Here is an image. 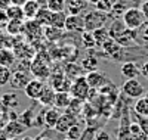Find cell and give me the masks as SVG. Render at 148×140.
Instances as JSON below:
<instances>
[{
	"instance_id": "52a82bcc",
	"label": "cell",
	"mask_w": 148,
	"mask_h": 140,
	"mask_svg": "<svg viewBox=\"0 0 148 140\" xmlns=\"http://www.w3.org/2000/svg\"><path fill=\"white\" fill-rule=\"evenodd\" d=\"M45 81L43 80H39V78H34V80H30V83L25 86L24 88V93L28 99H33V100H39V97L42 96V92L45 88Z\"/></svg>"
},
{
	"instance_id": "2e32d148",
	"label": "cell",
	"mask_w": 148,
	"mask_h": 140,
	"mask_svg": "<svg viewBox=\"0 0 148 140\" xmlns=\"http://www.w3.org/2000/svg\"><path fill=\"white\" fill-rule=\"evenodd\" d=\"M55 94H56V90L51 86H45L43 92H42V96L39 97V103L43 105V106H53V102H55Z\"/></svg>"
},
{
	"instance_id": "836d02e7",
	"label": "cell",
	"mask_w": 148,
	"mask_h": 140,
	"mask_svg": "<svg viewBox=\"0 0 148 140\" xmlns=\"http://www.w3.org/2000/svg\"><path fill=\"white\" fill-rule=\"evenodd\" d=\"M82 105H83V100L76 99V97H71V102H70V105H68L67 111L71 112V113H74V115H79V113L83 111Z\"/></svg>"
},
{
	"instance_id": "e575fe53",
	"label": "cell",
	"mask_w": 148,
	"mask_h": 140,
	"mask_svg": "<svg viewBox=\"0 0 148 140\" xmlns=\"http://www.w3.org/2000/svg\"><path fill=\"white\" fill-rule=\"evenodd\" d=\"M113 5H114V0H98L95 3V9L101 10V12H105V14L110 15L111 9H113Z\"/></svg>"
},
{
	"instance_id": "30bf717a",
	"label": "cell",
	"mask_w": 148,
	"mask_h": 140,
	"mask_svg": "<svg viewBox=\"0 0 148 140\" xmlns=\"http://www.w3.org/2000/svg\"><path fill=\"white\" fill-rule=\"evenodd\" d=\"M30 72H33L34 77L39 80H45L47 77H51V69H49V67L45 65V60H39V59L31 60Z\"/></svg>"
},
{
	"instance_id": "ffe728a7",
	"label": "cell",
	"mask_w": 148,
	"mask_h": 140,
	"mask_svg": "<svg viewBox=\"0 0 148 140\" xmlns=\"http://www.w3.org/2000/svg\"><path fill=\"white\" fill-rule=\"evenodd\" d=\"M71 94L70 92H56L55 94V102H53V106L58 109H67L70 102H71Z\"/></svg>"
},
{
	"instance_id": "ba28073f",
	"label": "cell",
	"mask_w": 148,
	"mask_h": 140,
	"mask_svg": "<svg viewBox=\"0 0 148 140\" xmlns=\"http://www.w3.org/2000/svg\"><path fill=\"white\" fill-rule=\"evenodd\" d=\"M64 30L68 33H83L84 31V15H68Z\"/></svg>"
},
{
	"instance_id": "e0dca14e",
	"label": "cell",
	"mask_w": 148,
	"mask_h": 140,
	"mask_svg": "<svg viewBox=\"0 0 148 140\" xmlns=\"http://www.w3.org/2000/svg\"><path fill=\"white\" fill-rule=\"evenodd\" d=\"M24 27H25V22L24 19H9L6 22V31L12 35V37H19L21 33H24Z\"/></svg>"
},
{
	"instance_id": "bcb514c9",
	"label": "cell",
	"mask_w": 148,
	"mask_h": 140,
	"mask_svg": "<svg viewBox=\"0 0 148 140\" xmlns=\"http://www.w3.org/2000/svg\"><path fill=\"white\" fill-rule=\"evenodd\" d=\"M86 2H88V3H92V5H95V3L98 2V0H86Z\"/></svg>"
},
{
	"instance_id": "5b68a950",
	"label": "cell",
	"mask_w": 148,
	"mask_h": 140,
	"mask_svg": "<svg viewBox=\"0 0 148 140\" xmlns=\"http://www.w3.org/2000/svg\"><path fill=\"white\" fill-rule=\"evenodd\" d=\"M79 115H74V113H71V112H68V111H65L64 113H61V117H59V120L56 121V125H55V131L56 133H61V134H67V131L71 128V127L76 124V122H79L77 118Z\"/></svg>"
},
{
	"instance_id": "9a60e30c",
	"label": "cell",
	"mask_w": 148,
	"mask_h": 140,
	"mask_svg": "<svg viewBox=\"0 0 148 140\" xmlns=\"http://www.w3.org/2000/svg\"><path fill=\"white\" fill-rule=\"evenodd\" d=\"M59 117H61V112H59L58 108H55V106L47 108L45 111V125H46V128L53 130L55 125H56V121L59 120Z\"/></svg>"
},
{
	"instance_id": "f546056e",
	"label": "cell",
	"mask_w": 148,
	"mask_h": 140,
	"mask_svg": "<svg viewBox=\"0 0 148 140\" xmlns=\"http://www.w3.org/2000/svg\"><path fill=\"white\" fill-rule=\"evenodd\" d=\"M93 34V39L96 41V46H102L108 39H110V34H108V28L102 27V28H98L95 31H92Z\"/></svg>"
},
{
	"instance_id": "44dd1931",
	"label": "cell",
	"mask_w": 148,
	"mask_h": 140,
	"mask_svg": "<svg viewBox=\"0 0 148 140\" xmlns=\"http://www.w3.org/2000/svg\"><path fill=\"white\" fill-rule=\"evenodd\" d=\"M133 111L138 117L148 118V97L142 96V97L136 99V102H135V105H133Z\"/></svg>"
},
{
	"instance_id": "d4e9b609",
	"label": "cell",
	"mask_w": 148,
	"mask_h": 140,
	"mask_svg": "<svg viewBox=\"0 0 148 140\" xmlns=\"http://www.w3.org/2000/svg\"><path fill=\"white\" fill-rule=\"evenodd\" d=\"M18 121L21 124H24L27 127V128H30V127L33 125V121H34V112H33V106L27 108L25 111H22L21 113H18Z\"/></svg>"
},
{
	"instance_id": "277c9868",
	"label": "cell",
	"mask_w": 148,
	"mask_h": 140,
	"mask_svg": "<svg viewBox=\"0 0 148 140\" xmlns=\"http://www.w3.org/2000/svg\"><path fill=\"white\" fill-rule=\"evenodd\" d=\"M89 92H90V87L86 81V77H76L74 81L71 83V88H70V94L76 99H80V100H88V96H89Z\"/></svg>"
},
{
	"instance_id": "5bb4252c",
	"label": "cell",
	"mask_w": 148,
	"mask_h": 140,
	"mask_svg": "<svg viewBox=\"0 0 148 140\" xmlns=\"http://www.w3.org/2000/svg\"><path fill=\"white\" fill-rule=\"evenodd\" d=\"M126 30H127V27L125 25L123 19L121 18H114L113 21H111L110 27H108V34H110V37L113 40H116L117 37H120Z\"/></svg>"
},
{
	"instance_id": "4fadbf2b",
	"label": "cell",
	"mask_w": 148,
	"mask_h": 140,
	"mask_svg": "<svg viewBox=\"0 0 148 140\" xmlns=\"http://www.w3.org/2000/svg\"><path fill=\"white\" fill-rule=\"evenodd\" d=\"M65 3L68 9V15H83L89 5L86 0H65Z\"/></svg>"
},
{
	"instance_id": "d6a6232c",
	"label": "cell",
	"mask_w": 148,
	"mask_h": 140,
	"mask_svg": "<svg viewBox=\"0 0 148 140\" xmlns=\"http://www.w3.org/2000/svg\"><path fill=\"white\" fill-rule=\"evenodd\" d=\"M10 77H12V71H10V68L0 65V87L8 86L9 81H10Z\"/></svg>"
},
{
	"instance_id": "7bdbcfd3",
	"label": "cell",
	"mask_w": 148,
	"mask_h": 140,
	"mask_svg": "<svg viewBox=\"0 0 148 140\" xmlns=\"http://www.w3.org/2000/svg\"><path fill=\"white\" fill-rule=\"evenodd\" d=\"M36 140H52L51 137H47V136H45V134H40V136H37L36 137Z\"/></svg>"
},
{
	"instance_id": "9c48e42d",
	"label": "cell",
	"mask_w": 148,
	"mask_h": 140,
	"mask_svg": "<svg viewBox=\"0 0 148 140\" xmlns=\"http://www.w3.org/2000/svg\"><path fill=\"white\" fill-rule=\"evenodd\" d=\"M120 72H121V75H123L126 80L138 78L139 75H141V67L138 65L136 62H133V60H126V62L121 65Z\"/></svg>"
},
{
	"instance_id": "f6af8a7d",
	"label": "cell",
	"mask_w": 148,
	"mask_h": 140,
	"mask_svg": "<svg viewBox=\"0 0 148 140\" xmlns=\"http://www.w3.org/2000/svg\"><path fill=\"white\" fill-rule=\"evenodd\" d=\"M8 140H22V139L21 137H9Z\"/></svg>"
},
{
	"instance_id": "83f0119b",
	"label": "cell",
	"mask_w": 148,
	"mask_h": 140,
	"mask_svg": "<svg viewBox=\"0 0 148 140\" xmlns=\"http://www.w3.org/2000/svg\"><path fill=\"white\" fill-rule=\"evenodd\" d=\"M83 131H84V125L80 124V122H76L67 131V139H70V140H80L82 136H83Z\"/></svg>"
},
{
	"instance_id": "d590c367",
	"label": "cell",
	"mask_w": 148,
	"mask_h": 140,
	"mask_svg": "<svg viewBox=\"0 0 148 140\" xmlns=\"http://www.w3.org/2000/svg\"><path fill=\"white\" fill-rule=\"evenodd\" d=\"M61 35H62V30H59V28H55V27H46L45 28V37H47L52 41L59 39Z\"/></svg>"
},
{
	"instance_id": "f1b7e54d",
	"label": "cell",
	"mask_w": 148,
	"mask_h": 140,
	"mask_svg": "<svg viewBox=\"0 0 148 140\" xmlns=\"http://www.w3.org/2000/svg\"><path fill=\"white\" fill-rule=\"evenodd\" d=\"M46 7L55 14V12H65L67 3L65 0H46Z\"/></svg>"
},
{
	"instance_id": "c3c4849f",
	"label": "cell",
	"mask_w": 148,
	"mask_h": 140,
	"mask_svg": "<svg viewBox=\"0 0 148 140\" xmlns=\"http://www.w3.org/2000/svg\"><path fill=\"white\" fill-rule=\"evenodd\" d=\"M62 140H70V139H67V137H65V139H62Z\"/></svg>"
},
{
	"instance_id": "cb8c5ba5",
	"label": "cell",
	"mask_w": 148,
	"mask_h": 140,
	"mask_svg": "<svg viewBox=\"0 0 148 140\" xmlns=\"http://www.w3.org/2000/svg\"><path fill=\"white\" fill-rule=\"evenodd\" d=\"M0 100H2V103L8 109H15L19 105V97L16 93H5Z\"/></svg>"
},
{
	"instance_id": "484cf974",
	"label": "cell",
	"mask_w": 148,
	"mask_h": 140,
	"mask_svg": "<svg viewBox=\"0 0 148 140\" xmlns=\"http://www.w3.org/2000/svg\"><path fill=\"white\" fill-rule=\"evenodd\" d=\"M6 15H8V21L9 19H25L22 6H18V5H10L6 9Z\"/></svg>"
},
{
	"instance_id": "7a4b0ae2",
	"label": "cell",
	"mask_w": 148,
	"mask_h": 140,
	"mask_svg": "<svg viewBox=\"0 0 148 140\" xmlns=\"http://www.w3.org/2000/svg\"><path fill=\"white\" fill-rule=\"evenodd\" d=\"M121 19H123V22H125L126 27L129 30H133V31L141 28L142 25L145 24V21H147V18L144 16L141 7H130V9H127L125 12V15L121 16Z\"/></svg>"
},
{
	"instance_id": "603a6c76",
	"label": "cell",
	"mask_w": 148,
	"mask_h": 140,
	"mask_svg": "<svg viewBox=\"0 0 148 140\" xmlns=\"http://www.w3.org/2000/svg\"><path fill=\"white\" fill-rule=\"evenodd\" d=\"M67 14L65 12H55L51 16V27L59 28V30H64L65 28V22H67Z\"/></svg>"
},
{
	"instance_id": "816d5d0a",
	"label": "cell",
	"mask_w": 148,
	"mask_h": 140,
	"mask_svg": "<svg viewBox=\"0 0 148 140\" xmlns=\"http://www.w3.org/2000/svg\"><path fill=\"white\" fill-rule=\"evenodd\" d=\"M0 28H2V25H0Z\"/></svg>"
},
{
	"instance_id": "f5cc1de1",
	"label": "cell",
	"mask_w": 148,
	"mask_h": 140,
	"mask_svg": "<svg viewBox=\"0 0 148 140\" xmlns=\"http://www.w3.org/2000/svg\"><path fill=\"white\" fill-rule=\"evenodd\" d=\"M114 2H116V0H114Z\"/></svg>"
},
{
	"instance_id": "ab89813d",
	"label": "cell",
	"mask_w": 148,
	"mask_h": 140,
	"mask_svg": "<svg viewBox=\"0 0 148 140\" xmlns=\"http://www.w3.org/2000/svg\"><path fill=\"white\" fill-rule=\"evenodd\" d=\"M141 75H142L144 78L148 80V60L142 63V67H141Z\"/></svg>"
},
{
	"instance_id": "8992f818",
	"label": "cell",
	"mask_w": 148,
	"mask_h": 140,
	"mask_svg": "<svg viewBox=\"0 0 148 140\" xmlns=\"http://www.w3.org/2000/svg\"><path fill=\"white\" fill-rule=\"evenodd\" d=\"M30 75H28V71H21V69H15L12 71V77H10V87L15 88V90H24L25 86L30 83Z\"/></svg>"
},
{
	"instance_id": "1f68e13d",
	"label": "cell",
	"mask_w": 148,
	"mask_h": 140,
	"mask_svg": "<svg viewBox=\"0 0 148 140\" xmlns=\"http://www.w3.org/2000/svg\"><path fill=\"white\" fill-rule=\"evenodd\" d=\"M82 44L86 47V49H93L96 47V41L93 39V34L90 31H83L82 34Z\"/></svg>"
},
{
	"instance_id": "f907efd6",
	"label": "cell",
	"mask_w": 148,
	"mask_h": 140,
	"mask_svg": "<svg viewBox=\"0 0 148 140\" xmlns=\"http://www.w3.org/2000/svg\"><path fill=\"white\" fill-rule=\"evenodd\" d=\"M144 140H148V139H144Z\"/></svg>"
},
{
	"instance_id": "ee69618b",
	"label": "cell",
	"mask_w": 148,
	"mask_h": 140,
	"mask_svg": "<svg viewBox=\"0 0 148 140\" xmlns=\"http://www.w3.org/2000/svg\"><path fill=\"white\" fill-rule=\"evenodd\" d=\"M22 140H36V137H31V136H25Z\"/></svg>"
},
{
	"instance_id": "7c38bea8",
	"label": "cell",
	"mask_w": 148,
	"mask_h": 140,
	"mask_svg": "<svg viewBox=\"0 0 148 140\" xmlns=\"http://www.w3.org/2000/svg\"><path fill=\"white\" fill-rule=\"evenodd\" d=\"M84 77H86V81H88L89 87H90V88H95V90H99V88L105 84V81H107L105 75H104L102 72H99L98 69L89 71L88 74L84 75Z\"/></svg>"
},
{
	"instance_id": "7402d4cb",
	"label": "cell",
	"mask_w": 148,
	"mask_h": 140,
	"mask_svg": "<svg viewBox=\"0 0 148 140\" xmlns=\"http://www.w3.org/2000/svg\"><path fill=\"white\" fill-rule=\"evenodd\" d=\"M51 16H52V12L49 10L46 6H42L40 7V10L37 12V15H36V21L39 22L42 27H51Z\"/></svg>"
},
{
	"instance_id": "7dc6e473",
	"label": "cell",
	"mask_w": 148,
	"mask_h": 140,
	"mask_svg": "<svg viewBox=\"0 0 148 140\" xmlns=\"http://www.w3.org/2000/svg\"><path fill=\"white\" fill-rule=\"evenodd\" d=\"M39 2H40V3H42V2H46V0H39Z\"/></svg>"
},
{
	"instance_id": "4316f807",
	"label": "cell",
	"mask_w": 148,
	"mask_h": 140,
	"mask_svg": "<svg viewBox=\"0 0 148 140\" xmlns=\"http://www.w3.org/2000/svg\"><path fill=\"white\" fill-rule=\"evenodd\" d=\"M98 65H99V62H98V59L95 56H84L82 60H80V67L84 71H95L98 68Z\"/></svg>"
},
{
	"instance_id": "b9f144b4",
	"label": "cell",
	"mask_w": 148,
	"mask_h": 140,
	"mask_svg": "<svg viewBox=\"0 0 148 140\" xmlns=\"http://www.w3.org/2000/svg\"><path fill=\"white\" fill-rule=\"evenodd\" d=\"M25 2H27V0H10L12 5H18V6H22Z\"/></svg>"
},
{
	"instance_id": "4dcf8cb0",
	"label": "cell",
	"mask_w": 148,
	"mask_h": 140,
	"mask_svg": "<svg viewBox=\"0 0 148 140\" xmlns=\"http://www.w3.org/2000/svg\"><path fill=\"white\" fill-rule=\"evenodd\" d=\"M14 46V37L6 30L0 28V49H12Z\"/></svg>"
},
{
	"instance_id": "db71d44e",
	"label": "cell",
	"mask_w": 148,
	"mask_h": 140,
	"mask_svg": "<svg viewBox=\"0 0 148 140\" xmlns=\"http://www.w3.org/2000/svg\"><path fill=\"white\" fill-rule=\"evenodd\" d=\"M141 2H142V0H141Z\"/></svg>"
},
{
	"instance_id": "8d00e7d4",
	"label": "cell",
	"mask_w": 148,
	"mask_h": 140,
	"mask_svg": "<svg viewBox=\"0 0 148 140\" xmlns=\"http://www.w3.org/2000/svg\"><path fill=\"white\" fill-rule=\"evenodd\" d=\"M96 131H98L96 127H92V125L84 127V131H83V136H82L80 140H95Z\"/></svg>"
},
{
	"instance_id": "6da1fadb",
	"label": "cell",
	"mask_w": 148,
	"mask_h": 140,
	"mask_svg": "<svg viewBox=\"0 0 148 140\" xmlns=\"http://www.w3.org/2000/svg\"><path fill=\"white\" fill-rule=\"evenodd\" d=\"M111 16L105 12H101V10H90L88 14H84V31H95L98 28H102L107 25L108 19Z\"/></svg>"
},
{
	"instance_id": "3957f363",
	"label": "cell",
	"mask_w": 148,
	"mask_h": 140,
	"mask_svg": "<svg viewBox=\"0 0 148 140\" xmlns=\"http://www.w3.org/2000/svg\"><path fill=\"white\" fill-rule=\"evenodd\" d=\"M121 92L129 99H139L145 94V88L138 78H132V80H126L123 83Z\"/></svg>"
},
{
	"instance_id": "ac0fdd59",
	"label": "cell",
	"mask_w": 148,
	"mask_h": 140,
	"mask_svg": "<svg viewBox=\"0 0 148 140\" xmlns=\"http://www.w3.org/2000/svg\"><path fill=\"white\" fill-rule=\"evenodd\" d=\"M40 2L39 0H27L25 3L22 5V10L24 15H25V19H34L37 12L40 10Z\"/></svg>"
},
{
	"instance_id": "681fc988",
	"label": "cell",
	"mask_w": 148,
	"mask_h": 140,
	"mask_svg": "<svg viewBox=\"0 0 148 140\" xmlns=\"http://www.w3.org/2000/svg\"><path fill=\"white\" fill-rule=\"evenodd\" d=\"M147 97H148V93H147Z\"/></svg>"
},
{
	"instance_id": "d6986e66",
	"label": "cell",
	"mask_w": 148,
	"mask_h": 140,
	"mask_svg": "<svg viewBox=\"0 0 148 140\" xmlns=\"http://www.w3.org/2000/svg\"><path fill=\"white\" fill-rule=\"evenodd\" d=\"M16 62V55L14 49H0V65L3 67H14Z\"/></svg>"
},
{
	"instance_id": "8fae6325",
	"label": "cell",
	"mask_w": 148,
	"mask_h": 140,
	"mask_svg": "<svg viewBox=\"0 0 148 140\" xmlns=\"http://www.w3.org/2000/svg\"><path fill=\"white\" fill-rule=\"evenodd\" d=\"M3 130L6 131V134L9 137H21V134H24L28 128L24 124H21L18 120H9V121H6Z\"/></svg>"
},
{
	"instance_id": "74e56055",
	"label": "cell",
	"mask_w": 148,
	"mask_h": 140,
	"mask_svg": "<svg viewBox=\"0 0 148 140\" xmlns=\"http://www.w3.org/2000/svg\"><path fill=\"white\" fill-rule=\"evenodd\" d=\"M95 140H111V134H110L107 130L101 128V130H98V131H96Z\"/></svg>"
},
{
	"instance_id": "60d3db41",
	"label": "cell",
	"mask_w": 148,
	"mask_h": 140,
	"mask_svg": "<svg viewBox=\"0 0 148 140\" xmlns=\"http://www.w3.org/2000/svg\"><path fill=\"white\" fill-rule=\"evenodd\" d=\"M9 139V136L6 134V131L2 128V130H0V140H8Z\"/></svg>"
},
{
	"instance_id": "f35d334b",
	"label": "cell",
	"mask_w": 148,
	"mask_h": 140,
	"mask_svg": "<svg viewBox=\"0 0 148 140\" xmlns=\"http://www.w3.org/2000/svg\"><path fill=\"white\" fill-rule=\"evenodd\" d=\"M141 10H142V14H144V16L148 19V0H142L141 2Z\"/></svg>"
}]
</instances>
